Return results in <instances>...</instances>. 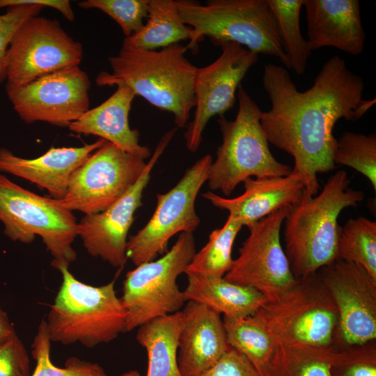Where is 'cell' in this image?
Wrapping results in <instances>:
<instances>
[{
	"mask_svg": "<svg viewBox=\"0 0 376 376\" xmlns=\"http://www.w3.org/2000/svg\"><path fill=\"white\" fill-rule=\"evenodd\" d=\"M116 87L109 98L89 109L68 128L75 134L97 136L127 153L146 159L150 156V150L140 144L139 131L132 129L129 124L130 111L136 95L125 85Z\"/></svg>",
	"mask_w": 376,
	"mask_h": 376,
	"instance_id": "cell-22",
	"label": "cell"
},
{
	"mask_svg": "<svg viewBox=\"0 0 376 376\" xmlns=\"http://www.w3.org/2000/svg\"><path fill=\"white\" fill-rule=\"evenodd\" d=\"M335 165L350 167L364 175L376 190V134L344 132L337 139Z\"/></svg>",
	"mask_w": 376,
	"mask_h": 376,
	"instance_id": "cell-30",
	"label": "cell"
},
{
	"mask_svg": "<svg viewBox=\"0 0 376 376\" xmlns=\"http://www.w3.org/2000/svg\"><path fill=\"white\" fill-rule=\"evenodd\" d=\"M288 207L247 227L249 236L224 276L230 282L257 290L268 301L277 298L297 281L281 242V230Z\"/></svg>",
	"mask_w": 376,
	"mask_h": 376,
	"instance_id": "cell-13",
	"label": "cell"
},
{
	"mask_svg": "<svg viewBox=\"0 0 376 376\" xmlns=\"http://www.w3.org/2000/svg\"><path fill=\"white\" fill-rule=\"evenodd\" d=\"M176 130L177 127L173 128L162 137L142 174L122 197L104 210L85 215L78 222L77 235L91 256L101 258L113 267H124L128 260L127 234L134 222V214L143 205V193L153 167Z\"/></svg>",
	"mask_w": 376,
	"mask_h": 376,
	"instance_id": "cell-16",
	"label": "cell"
},
{
	"mask_svg": "<svg viewBox=\"0 0 376 376\" xmlns=\"http://www.w3.org/2000/svg\"><path fill=\"white\" fill-rule=\"evenodd\" d=\"M91 82L79 66L44 75L6 92L13 109L26 123L45 122L68 127L89 109Z\"/></svg>",
	"mask_w": 376,
	"mask_h": 376,
	"instance_id": "cell-14",
	"label": "cell"
},
{
	"mask_svg": "<svg viewBox=\"0 0 376 376\" xmlns=\"http://www.w3.org/2000/svg\"><path fill=\"white\" fill-rule=\"evenodd\" d=\"M186 274L187 284L183 290L186 301L205 304L230 319L252 315L268 301L257 290L230 282L224 276Z\"/></svg>",
	"mask_w": 376,
	"mask_h": 376,
	"instance_id": "cell-23",
	"label": "cell"
},
{
	"mask_svg": "<svg viewBox=\"0 0 376 376\" xmlns=\"http://www.w3.org/2000/svg\"><path fill=\"white\" fill-rule=\"evenodd\" d=\"M303 1L267 0L290 69L297 75H301L305 72L312 53L300 29L299 17Z\"/></svg>",
	"mask_w": 376,
	"mask_h": 376,
	"instance_id": "cell-27",
	"label": "cell"
},
{
	"mask_svg": "<svg viewBox=\"0 0 376 376\" xmlns=\"http://www.w3.org/2000/svg\"><path fill=\"white\" fill-rule=\"evenodd\" d=\"M43 8L40 5L10 7L0 15V85L6 81L8 50L14 35L26 21L38 16Z\"/></svg>",
	"mask_w": 376,
	"mask_h": 376,
	"instance_id": "cell-34",
	"label": "cell"
},
{
	"mask_svg": "<svg viewBox=\"0 0 376 376\" xmlns=\"http://www.w3.org/2000/svg\"><path fill=\"white\" fill-rule=\"evenodd\" d=\"M242 226L229 214L224 226L212 230L206 244L195 253L185 273L224 277L232 266L233 246Z\"/></svg>",
	"mask_w": 376,
	"mask_h": 376,
	"instance_id": "cell-28",
	"label": "cell"
},
{
	"mask_svg": "<svg viewBox=\"0 0 376 376\" xmlns=\"http://www.w3.org/2000/svg\"><path fill=\"white\" fill-rule=\"evenodd\" d=\"M26 5H40L56 9L68 21H74L75 18L68 0H0V9Z\"/></svg>",
	"mask_w": 376,
	"mask_h": 376,
	"instance_id": "cell-37",
	"label": "cell"
},
{
	"mask_svg": "<svg viewBox=\"0 0 376 376\" xmlns=\"http://www.w3.org/2000/svg\"><path fill=\"white\" fill-rule=\"evenodd\" d=\"M181 20L191 27L197 44L203 37L219 46L239 44L256 54L278 58L290 69L267 0H178Z\"/></svg>",
	"mask_w": 376,
	"mask_h": 376,
	"instance_id": "cell-6",
	"label": "cell"
},
{
	"mask_svg": "<svg viewBox=\"0 0 376 376\" xmlns=\"http://www.w3.org/2000/svg\"><path fill=\"white\" fill-rule=\"evenodd\" d=\"M364 196L362 191L350 187L347 173L338 171L320 193L311 196L304 190L289 206L283 224L285 253L296 279L311 275L338 258V218Z\"/></svg>",
	"mask_w": 376,
	"mask_h": 376,
	"instance_id": "cell-3",
	"label": "cell"
},
{
	"mask_svg": "<svg viewBox=\"0 0 376 376\" xmlns=\"http://www.w3.org/2000/svg\"><path fill=\"white\" fill-rule=\"evenodd\" d=\"M68 266L54 267L60 271L62 283L45 320L51 341L93 347L126 332V312L115 281L88 285L77 279Z\"/></svg>",
	"mask_w": 376,
	"mask_h": 376,
	"instance_id": "cell-4",
	"label": "cell"
},
{
	"mask_svg": "<svg viewBox=\"0 0 376 376\" xmlns=\"http://www.w3.org/2000/svg\"><path fill=\"white\" fill-rule=\"evenodd\" d=\"M182 311L153 319L138 329L136 339L148 357L146 376H182L178 363Z\"/></svg>",
	"mask_w": 376,
	"mask_h": 376,
	"instance_id": "cell-24",
	"label": "cell"
},
{
	"mask_svg": "<svg viewBox=\"0 0 376 376\" xmlns=\"http://www.w3.org/2000/svg\"><path fill=\"white\" fill-rule=\"evenodd\" d=\"M212 161L209 154L202 157L172 189L157 195V205L151 218L127 240V257L136 266L165 253L169 240L177 233H192L197 228L201 220L196 212L195 202L207 180Z\"/></svg>",
	"mask_w": 376,
	"mask_h": 376,
	"instance_id": "cell-10",
	"label": "cell"
},
{
	"mask_svg": "<svg viewBox=\"0 0 376 376\" xmlns=\"http://www.w3.org/2000/svg\"><path fill=\"white\" fill-rule=\"evenodd\" d=\"M149 0H84L78 3L83 9H97L120 26L125 38L139 32L148 16Z\"/></svg>",
	"mask_w": 376,
	"mask_h": 376,
	"instance_id": "cell-32",
	"label": "cell"
},
{
	"mask_svg": "<svg viewBox=\"0 0 376 376\" xmlns=\"http://www.w3.org/2000/svg\"><path fill=\"white\" fill-rule=\"evenodd\" d=\"M196 252L193 234L182 233L161 258L141 263L126 274L120 297L126 312V331L180 311L186 300L177 279Z\"/></svg>",
	"mask_w": 376,
	"mask_h": 376,
	"instance_id": "cell-9",
	"label": "cell"
},
{
	"mask_svg": "<svg viewBox=\"0 0 376 376\" xmlns=\"http://www.w3.org/2000/svg\"><path fill=\"white\" fill-rule=\"evenodd\" d=\"M199 376H263L241 352L230 347L223 356Z\"/></svg>",
	"mask_w": 376,
	"mask_h": 376,
	"instance_id": "cell-36",
	"label": "cell"
},
{
	"mask_svg": "<svg viewBox=\"0 0 376 376\" xmlns=\"http://www.w3.org/2000/svg\"><path fill=\"white\" fill-rule=\"evenodd\" d=\"M178 363L182 376H199L229 349L221 315L205 304L189 301L182 310Z\"/></svg>",
	"mask_w": 376,
	"mask_h": 376,
	"instance_id": "cell-20",
	"label": "cell"
},
{
	"mask_svg": "<svg viewBox=\"0 0 376 376\" xmlns=\"http://www.w3.org/2000/svg\"><path fill=\"white\" fill-rule=\"evenodd\" d=\"M351 351H345L343 361L346 369L343 376H376L375 363L363 360L352 361L350 359Z\"/></svg>",
	"mask_w": 376,
	"mask_h": 376,
	"instance_id": "cell-38",
	"label": "cell"
},
{
	"mask_svg": "<svg viewBox=\"0 0 376 376\" xmlns=\"http://www.w3.org/2000/svg\"><path fill=\"white\" fill-rule=\"evenodd\" d=\"M219 47V56L196 70V110L184 134L187 148L191 152L199 148L209 120L214 116H224L233 107L241 81L258 59V54L235 42H225Z\"/></svg>",
	"mask_w": 376,
	"mask_h": 376,
	"instance_id": "cell-15",
	"label": "cell"
},
{
	"mask_svg": "<svg viewBox=\"0 0 376 376\" xmlns=\"http://www.w3.org/2000/svg\"><path fill=\"white\" fill-rule=\"evenodd\" d=\"M338 313V341L362 346L376 338V280L363 268L336 259L317 271Z\"/></svg>",
	"mask_w": 376,
	"mask_h": 376,
	"instance_id": "cell-17",
	"label": "cell"
},
{
	"mask_svg": "<svg viewBox=\"0 0 376 376\" xmlns=\"http://www.w3.org/2000/svg\"><path fill=\"white\" fill-rule=\"evenodd\" d=\"M31 347L36 364L31 376H109L99 364L76 357L68 359L63 368L54 365L50 359L51 340L45 320L38 326Z\"/></svg>",
	"mask_w": 376,
	"mask_h": 376,
	"instance_id": "cell-31",
	"label": "cell"
},
{
	"mask_svg": "<svg viewBox=\"0 0 376 376\" xmlns=\"http://www.w3.org/2000/svg\"><path fill=\"white\" fill-rule=\"evenodd\" d=\"M146 163L107 141L72 175L60 204L85 215L100 212L138 180Z\"/></svg>",
	"mask_w": 376,
	"mask_h": 376,
	"instance_id": "cell-12",
	"label": "cell"
},
{
	"mask_svg": "<svg viewBox=\"0 0 376 376\" xmlns=\"http://www.w3.org/2000/svg\"><path fill=\"white\" fill-rule=\"evenodd\" d=\"M243 184L244 192L235 198H224L212 191H207L203 196L214 206L228 211L246 227L293 205L304 190L302 180L291 172L282 177L249 178Z\"/></svg>",
	"mask_w": 376,
	"mask_h": 376,
	"instance_id": "cell-21",
	"label": "cell"
},
{
	"mask_svg": "<svg viewBox=\"0 0 376 376\" xmlns=\"http://www.w3.org/2000/svg\"><path fill=\"white\" fill-rule=\"evenodd\" d=\"M276 345L329 347L338 340L337 307L317 272L256 313Z\"/></svg>",
	"mask_w": 376,
	"mask_h": 376,
	"instance_id": "cell-7",
	"label": "cell"
},
{
	"mask_svg": "<svg viewBox=\"0 0 376 376\" xmlns=\"http://www.w3.org/2000/svg\"><path fill=\"white\" fill-rule=\"evenodd\" d=\"M230 347L244 354L263 376H267L276 344L255 314L240 319L223 318Z\"/></svg>",
	"mask_w": 376,
	"mask_h": 376,
	"instance_id": "cell-26",
	"label": "cell"
},
{
	"mask_svg": "<svg viewBox=\"0 0 376 376\" xmlns=\"http://www.w3.org/2000/svg\"><path fill=\"white\" fill-rule=\"evenodd\" d=\"M303 6L311 51L331 47L354 56L363 52L366 33L358 0H304Z\"/></svg>",
	"mask_w": 376,
	"mask_h": 376,
	"instance_id": "cell-19",
	"label": "cell"
},
{
	"mask_svg": "<svg viewBox=\"0 0 376 376\" xmlns=\"http://www.w3.org/2000/svg\"><path fill=\"white\" fill-rule=\"evenodd\" d=\"M15 334V329L9 320L6 313L0 306V341Z\"/></svg>",
	"mask_w": 376,
	"mask_h": 376,
	"instance_id": "cell-39",
	"label": "cell"
},
{
	"mask_svg": "<svg viewBox=\"0 0 376 376\" xmlns=\"http://www.w3.org/2000/svg\"><path fill=\"white\" fill-rule=\"evenodd\" d=\"M106 141L99 139L80 147H51L32 159L15 155L0 148V173H7L46 190L52 198L61 200L65 195L72 173Z\"/></svg>",
	"mask_w": 376,
	"mask_h": 376,
	"instance_id": "cell-18",
	"label": "cell"
},
{
	"mask_svg": "<svg viewBox=\"0 0 376 376\" xmlns=\"http://www.w3.org/2000/svg\"><path fill=\"white\" fill-rule=\"evenodd\" d=\"M187 49L179 43L159 50L123 45L117 55L108 58L112 72H100L96 84L125 85L152 105L172 113L177 128L184 127L196 106L194 82L198 68L185 57Z\"/></svg>",
	"mask_w": 376,
	"mask_h": 376,
	"instance_id": "cell-2",
	"label": "cell"
},
{
	"mask_svg": "<svg viewBox=\"0 0 376 376\" xmlns=\"http://www.w3.org/2000/svg\"><path fill=\"white\" fill-rule=\"evenodd\" d=\"M82 45L75 40L56 19L35 16L14 35L7 55L6 91L23 87L44 75L79 66Z\"/></svg>",
	"mask_w": 376,
	"mask_h": 376,
	"instance_id": "cell-11",
	"label": "cell"
},
{
	"mask_svg": "<svg viewBox=\"0 0 376 376\" xmlns=\"http://www.w3.org/2000/svg\"><path fill=\"white\" fill-rule=\"evenodd\" d=\"M0 222L13 241L31 243L40 237L53 257L52 267L70 265L77 253V219L58 200L41 196L13 182L0 173Z\"/></svg>",
	"mask_w": 376,
	"mask_h": 376,
	"instance_id": "cell-8",
	"label": "cell"
},
{
	"mask_svg": "<svg viewBox=\"0 0 376 376\" xmlns=\"http://www.w3.org/2000/svg\"><path fill=\"white\" fill-rule=\"evenodd\" d=\"M263 85L271 107L260 113V125L269 143L293 157L291 173L298 176L304 191L315 196L318 174L334 170L337 139L333 134L338 120L361 118L376 103L363 98L361 77L347 68L338 56L329 58L304 91L298 90L288 70L267 63Z\"/></svg>",
	"mask_w": 376,
	"mask_h": 376,
	"instance_id": "cell-1",
	"label": "cell"
},
{
	"mask_svg": "<svg viewBox=\"0 0 376 376\" xmlns=\"http://www.w3.org/2000/svg\"><path fill=\"white\" fill-rule=\"evenodd\" d=\"M185 39L190 40L188 49L197 48L195 33L181 20L176 1L149 0L146 22L139 32L125 38L123 45L143 50H157Z\"/></svg>",
	"mask_w": 376,
	"mask_h": 376,
	"instance_id": "cell-25",
	"label": "cell"
},
{
	"mask_svg": "<svg viewBox=\"0 0 376 376\" xmlns=\"http://www.w3.org/2000/svg\"><path fill=\"white\" fill-rule=\"evenodd\" d=\"M337 254L376 280V222L363 217L348 219L339 228Z\"/></svg>",
	"mask_w": 376,
	"mask_h": 376,
	"instance_id": "cell-29",
	"label": "cell"
},
{
	"mask_svg": "<svg viewBox=\"0 0 376 376\" xmlns=\"http://www.w3.org/2000/svg\"><path fill=\"white\" fill-rule=\"evenodd\" d=\"M238 111L233 120L220 116L218 124L222 142L216 152L207 182L212 191L230 196L249 178L282 177L292 169L279 162L271 152L262 129V110L240 84L237 88Z\"/></svg>",
	"mask_w": 376,
	"mask_h": 376,
	"instance_id": "cell-5",
	"label": "cell"
},
{
	"mask_svg": "<svg viewBox=\"0 0 376 376\" xmlns=\"http://www.w3.org/2000/svg\"><path fill=\"white\" fill-rule=\"evenodd\" d=\"M28 352L16 333L0 341V376H31Z\"/></svg>",
	"mask_w": 376,
	"mask_h": 376,
	"instance_id": "cell-35",
	"label": "cell"
},
{
	"mask_svg": "<svg viewBox=\"0 0 376 376\" xmlns=\"http://www.w3.org/2000/svg\"><path fill=\"white\" fill-rule=\"evenodd\" d=\"M121 376H141V375L138 371L133 370L123 373Z\"/></svg>",
	"mask_w": 376,
	"mask_h": 376,
	"instance_id": "cell-40",
	"label": "cell"
},
{
	"mask_svg": "<svg viewBox=\"0 0 376 376\" xmlns=\"http://www.w3.org/2000/svg\"><path fill=\"white\" fill-rule=\"evenodd\" d=\"M280 347L297 368L296 371L292 368V376H332V367L340 354L334 345L329 347Z\"/></svg>",
	"mask_w": 376,
	"mask_h": 376,
	"instance_id": "cell-33",
	"label": "cell"
}]
</instances>
